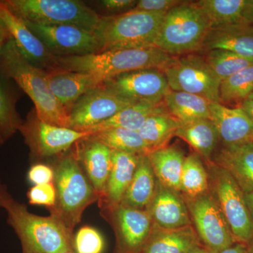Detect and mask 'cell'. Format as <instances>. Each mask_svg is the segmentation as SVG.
<instances>
[{
  "label": "cell",
  "mask_w": 253,
  "mask_h": 253,
  "mask_svg": "<svg viewBox=\"0 0 253 253\" xmlns=\"http://www.w3.org/2000/svg\"><path fill=\"white\" fill-rule=\"evenodd\" d=\"M184 199L192 225L201 244L208 253L220 252L236 243L220 208L210 191L197 197Z\"/></svg>",
  "instance_id": "cell-10"
},
{
  "label": "cell",
  "mask_w": 253,
  "mask_h": 253,
  "mask_svg": "<svg viewBox=\"0 0 253 253\" xmlns=\"http://www.w3.org/2000/svg\"><path fill=\"white\" fill-rule=\"evenodd\" d=\"M246 253H253V238L251 241L246 245Z\"/></svg>",
  "instance_id": "cell-48"
},
{
  "label": "cell",
  "mask_w": 253,
  "mask_h": 253,
  "mask_svg": "<svg viewBox=\"0 0 253 253\" xmlns=\"http://www.w3.org/2000/svg\"><path fill=\"white\" fill-rule=\"evenodd\" d=\"M0 76L13 80L29 96L41 121L70 128L69 115L50 90L44 70L28 61L11 38L0 51Z\"/></svg>",
  "instance_id": "cell-1"
},
{
  "label": "cell",
  "mask_w": 253,
  "mask_h": 253,
  "mask_svg": "<svg viewBox=\"0 0 253 253\" xmlns=\"http://www.w3.org/2000/svg\"><path fill=\"white\" fill-rule=\"evenodd\" d=\"M76 253H102L104 239L97 229L90 226L81 227L73 239Z\"/></svg>",
  "instance_id": "cell-37"
},
{
  "label": "cell",
  "mask_w": 253,
  "mask_h": 253,
  "mask_svg": "<svg viewBox=\"0 0 253 253\" xmlns=\"http://www.w3.org/2000/svg\"><path fill=\"white\" fill-rule=\"evenodd\" d=\"M209 191V179L202 158L194 151L184 158L180 193L184 198H195Z\"/></svg>",
  "instance_id": "cell-31"
},
{
  "label": "cell",
  "mask_w": 253,
  "mask_h": 253,
  "mask_svg": "<svg viewBox=\"0 0 253 253\" xmlns=\"http://www.w3.org/2000/svg\"><path fill=\"white\" fill-rule=\"evenodd\" d=\"M91 134L113 151L139 156L150 152L149 147L138 131L119 128Z\"/></svg>",
  "instance_id": "cell-33"
},
{
  "label": "cell",
  "mask_w": 253,
  "mask_h": 253,
  "mask_svg": "<svg viewBox=\"0 0 253 253\" xmlns=\"http://www.w3.org/2000/svg\"><path fill=\"white\" fill-rule=\"evenodd\" d=\"M13 199L6 189V186L0 183V208H4L8 203Z\"/></svg>",
  "instance_id": "cell-44"
},
{
  "label": "cell",
  "mask_w": 253,
  "mask_h": 253,
  "mask_svg": "<svg viewBox=\"0 0 253 253\" xmlns=\"http://www.w3.org/2000/svg\"><path fill=\"white\" fill-rule=\"evenodd\" d=\"M167 12L130 10L114 16H101L95 33L101 51L155 47V42Z\"/></svg>",
  "instance_id": "cell-5"
},
{
  "label": "cell",
  "mask_w": 253,
  "mask_h": 253,
  "mask_svg": "<svg viewBox=\"0 0 253 253\" xmlns=\"http://www.w3.org/2000/svg\"><path fill=\"white\" fill-rule=\"evenodd\" d=\"M0 51H1V50H0Z\"/></svg>",
  "instance_id": "cell-53"
},
{
  "label": "cell",
  "mask_w": 253,
  "mask_h": 253,
  "mask_svg": "<svg viewBox=\"0 0 253 253\" xmlns=\"http://www.w3.org/2000/svg\"><path fill=\"white\" fill-rule=\"evenodd\" d=\"M212 161L231 174L244 194L253 192V142L222 146L215 151Z\"/></svg>",
  "instance_id": "cell-23"
},
{
  "label": "cell",
  "mask_w": 253,
  "mask_h": 253,
  "mask_svg": "<svg viewBox=\"0 0 253 253\" xmlns=\"http://www.w3.org/2000/svg\"><path fill=\"white\" fill-rule=\"evenodd\" d=\"M44 76L50 90L68 115L83 95L104 83L94 75L59 68L44 70Z\"/></svg>",
  "instance_id": "cell-17"
},
{
  "label": "cell",
  "mask_w": 253,
  "mask_h": 253,
  "mask_svg": "<svg viewBox=\"0 0 253 253\" xmlns=\"http://www.w3.org/2000/svg\"><path fill=\"white\" fill-rule=\"evenodd\" d=\"M0 76V134L5 142L19 130L23 121L16 109L17 98Z\"/></svg>",
  "instance_id": "cell-34"
},
{
  "label": "cell",
  "mask_w": 253,
  "mask_h": 253,
  "mask_svg": "<svg viewBox=\"0 0 253 253\" xmlns=\"http://www.w3.org/2000/svg\"><path fill=\"white\" fill-rule=\"evenodd\" d=\"M240 107L241 108L246 114L249 116L250 118L253 121V96L251 95L247 99H245L241 105Z\"/></svg>",
  "instance_id": "cell-43"
},
{
  "label": "cell",
  "mask_w": 253,
  "mask_h": 253,
  "mask_svg": "<svg viewBox=\"0 0 253 253\" xmlns=\"http://www.w3.org/2000/svg\"><path fill=\"white\" fill-rule=\"evenodd\" d=\"M156 179L163 186L180 192L184 152L175 146H166L147 154Z\"/></svg>",
  "instance_id": "cell-26"
},
{
  "label": "cell",
  "mask_w": 253,
  "mask_h": 253,
  "mask_svg": "<svg viewBox=\"0 0 253 253\" xmlns=\"http://www.w3.org/2000/svg\"><path fill=\"white\" fill-rule=\"evenodd\" d=\"M75 156L92 185L99 200L104 193L111 168L112 150L91 134L76 144Z\"/></svg>",
  "instance_id": "cell-20"
},
{
  "label": "cell",
  "mask_w": 253,
  "mask_h": 253,
  "mask_svg": "<svg viewBox=\"0 0 253 253\" xmlns=\"http://www.w3.org/2000/svg\"><path fill=\"white\" fill-rule=\"evenodd\" d=\"M156 183L157 179L147 154L140 155L135 173L125 193L121 206L146 210L154 196Z\"/></svg>",
  "instance_id": "cell-27"
},
{
  "label": "cell",
  "mask_w": 253,
  "mask_h": 253,
  "mask_svg": "<svg viewBox=\"0 0 253 253\" xmlns=\"http://www.w3.org/2000/svg\"><path fill=\"white\" fill-rule=\"evenodd\" d=\"M189 253H209L207 250L205 249L204 246H201V247L198 248V249L194 250Z\"/></svg>",
  "instance_id": "cell-49"
},
{
  "label": "cell",
  "mask_w": 253,
  "mask_h": 253,
  "mask_svg": "<svg viewBox=\"0 0 253 253\" xmlns=\"http://www.w3.org/2000/svg\"><path fill=\"white\" fill-rule=\"evenodd\" d=\"M217 253H246V247L244 244L235 243L232 246Z\"/></svg>",
  "instance_id": "cell-46"
},
{
  "label": "cell",
  "mask_w": 253,
  "mask_h": 253,
  "mask_svg": "<svg viewBox=\"0 0 253 253\" xmlns=\"http://www.w3.org/2000/svg\"><path fill=\"white\" fill-rule=\"evenodd\" d=\"M244 22L253 25V0H247L242 16Z\"/></svg>",
  "instance_id": "cell-42"
},
{
  "label": "cell",
  "mask_w": 253,
  "mask_h": 253,
  "mask_svg": "<svg viewBox=\"0 0 253 253\" xmlns=\"http://www.w3.org/2000/svg\"><path fill=\"white\" fill-rule=\"evenodd\" d=\"M162 71L171 90L184 91L211 102H219L221 82L203 56L194 54L175 56Z\"/></svg>",
  "instance_id": "cell-9"
},
{
  "label": "cell",
  "mask_w": 253,
  "mask_h": 253,
  "mask_svg": "<svg viewBox=\"0 0 253 253\" xmlns=\"http://www.w3.org/2000/svg\"><path fill=\"white\" fill-rule=\"evenodd\" d=\"M11 38L9 32L6 29L1 20L0 19V50L2 49L8 41Z\"/></svg>",
  "instance_id": "cell-45"
},
{
  "label": "cell",
  "mask_w": 253,
  "mask_h": 253,
  "mask_svg": "<svg viewBox=\"0 0 253 253\" xmlns=\"http://www.w3.org/2000/svg\"><path fill=\"white\" fill-rule=\"evenodd\" d=\"M5 143V141H4V139H3L2 136H1V134H0V146L1 145L4 144Z\"/></svg>",
  "instance_id": "cell-50"
},
{
  "label": "cell",
  "mask_w": 253,
  "mask_h": 253,
  "mask_svg": "<svg viewBox=\"0 0 253 253\" xmlns=\"http://www.w3.org/2000/svg\"></svg>",
  "instance_id": "cell-51"
},
{
  "label": "cell",
  "mask_w": 253,
  "mask_h": 253,
  "mask_svg": "<svg viewBox=\"0 0 253 253\" xmlns=\"http://www.w3.org/2000/svg\"><path fill=\"white\" fill-rule=\"evenodd\" d=\"M204 58L221 82L253 65V60L223 49H212L206 51Z\"/></svg>",
  "instance_id": "cell-36"
},
{
  "label": "cell",
  "mask_w": 253,
  "mask_h": 253,
  "mask_svg": "<svg viewBox=\"0 0 253 253\" xmlns=\"http://www.w3.org/2000/svg\"><path fill=\"white\" fill-rule=\"evenodd\" d=\"M0 19L20 52L32 64L45 71L58 68L57 56L50 52L22 18L14 14L4 1H0Z\"/></svg>",
  "instance_id": "cell-16"
},
{
  "label": "cell",
  "mask_w": 253,
  "mask_h": 253,
  "mask_svg": "<svg viewBox=\"0 0 253 253\" xmlns=\"http://www.w3.org/2000/svg\"><path fill=\"white\" fill-rule=\"evenodd\" d=\"M14 14L36 24L72 25L96 32L101 15L76 0H4Z\"/></svg>",
  "instance_id": "cell-7"
},
{
  "label": "cell",
  "mask_w": 253,
  "mask_h": 253,
  "mask_svg": "<svg viewBox=\"0 0 253 253\" xmlns=\"http://www.w3.org/2000/svg\"><path fill=\"white\" fill-rule=\"evenodd\" d=\"M54 169L51 166L44 163L33 164L28 170V180L33 186L49 184L54 180Z\"/></svg>",
  "instance_id": "cell-39"
},
{
  "label": "cell",
  "mask_w": 253,
  "mask_h": 253,
  "mask_svg": "<svg viewBox=\"0 0 253 253\" xmlns=\"http://www.w3.org/2000/svg\"><path fill=\"white\" fill-rule=\"evenodd\" d=\"M181 125L167 110L149 116L138 132L151 151L168 146Z\"/></svg>",
  "instance_id": "cell-30"
},
{
  "label": "cell",
  "mask_w": 253,
  "mask_h": 253,
  "mask_svg": "<svg viewBox=\"0 0 253 253\" xmlns=\"http://www.w3.org/2000/svg\"><path fill=\"white\" fill-rule=\"evenodd\" d=\"M253 93V65L224 80L219 88V103H235L239 106Z\"/></svg>",
  "instance_id": "cell-35"
},
{
  "label": "cell",
  "mask_w": 253,
  "mask_h": 253,
  "mask_svg": "<svg viewBox=\"0 0 253 253\" xmlns=\"http://www.w3.org/2000/svg\"><path fill=\"white\" fill-rule=\"evenodd\" d=\"M209 191L212 195L236 243L246 246L253 238V219L245 194L227 171L215 163H206Z\"/></svg>",
  "instance_id": "cell-8"
},
{
  "label": "cell",
  "mask_w": 253,
  "mask_h": 253,
  "mask_svg": "<svg viewBox=\"0 0 253 253\" xmlns=\"http://www.w3.org/2000/svg\"><path fill=\"white\" fill-rule=\"evenodd\" d=\"M223 49L253 60V25L244 22L210 28L201 51Z\"/></svg>",
  "instance_id": "cell-22"
},
{
  "label": "cell",
  "mask_w": 253,
  "mask_h": 253,
  "mask_svg": "<svg viewBox=\"0 0 253 253\" xmlns=\"http://www.w3.org/2000/svg\"><path fill=\"white\" fill-rule=\"evenodd\" d=\"M146 211L153 224L163 229H176L192 225L185 200L179 191L156 183L154 196Z\"/></svg>",
  "instance_id": "cell-19"
},
{
  "label": "cell",
  "mask_w": 253,
  "mask_h": 253,
  "mask_svg": "<svg viewBox=\"0 0 253 253\" xmlns=\"http://www.w3.org/2000/svg\"><path fill=\"white\" fill-rule=\"evenodd\" d=\"M183 1L179 0H140L137 1L135 6L131 10L149 12H168Z\"/></svg>",
  "instance_id": "cell-40"
},
{
  "label": "cell",
  "mask_w": 253,
  "mask_h": 253,
  "mask_svg": "<svg viewBox=\"0 0 253 253\" xmlns=\"http://www.w3.org/2000/svg\"><path fill=\"white\" fill-rule=\"evenodd\" d=\"M174 57L157 47H149L109 50L85 56L57 57V61L58 68L89 73L104 82L138 70H163Z\"/></svg>",
  "instance_id": "cell-3"
},
{
  "label": "cell",
  "mask_w": 253,
  "mask_h": 253,
  "mask_svg": "<svg viewBox=\"0 0 253 253\" xmlns=\"http://www.w3.org/2000/svg\"><path fill=\"white\" fill-rule=\"evenodd\" d=\"M251 95H252V96H253V94H251Z\"/></svg>",
  "instance_id": "cell-52"
},
{
  "label": "cell",
  "mask_w": 253,
  "mask_h": 253,
  "mask_svg": "<svg viewBox=\"0 0 253 253\" xmlns=\"http://www.w3.org/2000/svg\"><path fill=\"white\" fill-rule=\"evenodd\" d=\"M210 28L209 21L196 2L184 1L165 16L155 47L172 56L201 51Z\"/></svg>",
  "instance_id": "cell-6"
},
{
  "label": "cell",
  "mask_w": 253,
  "mask_h": 253,
  "mask_svg": "<svg viewBox=\"0 0 253 253\" xmlns=\"http://www.w3.org/2000/svg\"><path fill=\"white\" fill-rule=\"evenodd\" d=\"M28 202L34 206H45L48 210L56 204V190L54 184H38L32 186L27 193Z\"/></svg>",
  "instance_id": "cell-38"
},
{
  "label": "cell",
  "mask_w": 253,
  "mask_h": 253,
  "mask_svg": "<svg viewBox=\"0 0 253 253\" xmlns=\"http://www.w3.org/2000/svg\"><path fill=\"white\" fill-rule=\"evenodd\" d=\"M175 136L186 141L205 163L212 162L219 138L215 126L211 119L181 124L176 131Z\"/></svg>",
  "instance_id": "cell-25"
},
{
  "label": "cell",
  "mask_w": 253,
  "mask_h": 253,
  "mask_svg": "<svg viewBox=\"0 0 253 253\" xmlns=\"http://www.w3.org/2000/svg\"><path fill=\"white\" fill-rule=\"evenodd\" d=\"M133 104L100 84L83 95L73 106L69 113L70 128L85 131Z\"/></svg>",
  "instance_id": "cell-15"
},
{
  "label": "cell",
  "mask_w": 253,
  "mask_h": 253,
  "mask_svg": "<svg viewBox=\"0 0 253 253\" xmlns=\"http://www.w3.org/2000/svg\"><path fill=\"white\" fill-rule=\"evenodd\" d=\"M245 199L253 219V191L249 194H245Z\"/></svg>",
  "instance_id": "cell-47"
},
{
  "label": "cell",
  "mask_w": 253,
  "mask_h": 253,
  "mask_svg": "<svg viewBox=\"0 0 253 253\" xmlns=\"http://www.w3.org/2000/svg\"><path fill=\"white\" fill-rule=\"evenodd\" d=\"M25 23L33 33L57 57L85 56L101 51V44L95 32L72 25H41Z\"/></svg>",
  "instance_id": "cell-12"
},
{
  "label": "cell",
  "mask_w": 253,
  "mask_h": 253,
  "mask_svg": "<svg viewBox=\"0 0 253 253\" xmlns=\"http://www.w3.org/2000/svg\"><path fill=\"white\" fill-rule=\"evenodd\" d=\"M7 222L21 242L22 253H75L73 231L59 218L37 215L12 199L4 208Z\"/></svg>",
  "instance_id": "cell-2"
},
{
  "label": "cell",
  "mask_w": 253,
  "mask_h": 253,
  "mask_svg": "<svg viewBox=\"0 0 253 253\" xmlns=\"http://www.w3.org/2000/svg\"><path fill=\"white\" fill-rule=\"evenodd\" d=\"M210 108L211 121L222 146L253 142V121L240 106L230 108L219 102H211Z\"/></svg>",
  "instance_id": "cell-18"
},
{
  "label": "cell",
  "mask_w": 253,
  "mask_h": 253,
  "mask_svg": "<svg viewBox=\"0 0 253 253\" xmlns=\"http://www.w3.org/2000/svg\"><path fill=\"white\" fill-rule=\"evenodd\" d=\"M35 159H44L66 154L78 141L90 133L49 124L41 121L32 109L19 130Z\"/></svg>",
  "instance_id": "cell-11"
},
{
  "label": "cell",
  "mask_w": 253,
  "mask_h": 253,
  "mask_svg": "<svg viewBox=\"0 0 253 253\" xmlns=\"http://www.w3.org/2000/svg\"><path fill=\"white\" fill-rule=\"evenodd\" d=\"M137 1L134 0H104L101 4L105 9L111 12L129 11L135 6Z\"/></svg>",
  "instance_id": "cell-41"
},
{
  "label": "cell",
  "mask_w": 253,
  "mask_h": 253,
  "mask_svg": "<svg viewBox=\"0 0 253 253\" xmlns=\"http://www.w3.org/2000/svg\"><path fill=\"white\" fill-rule=\"evenodd\" d=\"M139 156L112 150L111 171L104 193L98 201L101 211L112 209L121 205L135 173Z\"/></svg>",
  "instance_id": "cell-21"
},
{
  "label": "cell",
  "mask_w": 253,
  "mask_h": 253,
  "mask_svg": "<svg viewBox=\"0 0 253 253\" xmlns=\"http://www.w3.org/2000/svg\"><path fill=\"white\" fill-rule=\"evenodd\" d=\"M166 111H167V109L163 102L158 105L136 103L126 106L104 122L91 126L86 129L85 132L95 134L119 128L138 131L151 115Z\"/></svg>",
  "instance_id": "cell-29"
},
{
  "label": "cell",
  "mask_w": 253,
  "mask_h": 253,
  "mask_svg": "<svg viewBox=\"0 0 253 253\" xmlns=\"http://www.w3.org/2000/svg\"><path fill=\"white\" fill-rule=\"evenodd\" d=\"M163 103L169 114L181 124L198 120H211V101L198 95L169 89L165 95Z\"/></svg>",
  "instance_id": "cell-28"
},
{
  "label": "cell",
  "mask_w": 253,
  "mask_h": 253,
  "mask_svg": "<svg viewBox=\"0 0 253 253\" xmlns=\"http://www.w3.org/2000/svg\"><path fill=\"white\" fill-rule=\"evenodd\" d=\"M247 0H200L196 4L206 15L211 27L243 21Z\"/></svg>",
  "instance_id": "cell-32"
},
{
  "label": "cell",
  "mask_w": 253,
  "mask_h": 253,
  "mask_svg": "<svg viewBox=\"0 0 253 253\" xmlns=\"http://www.w3.org/2000/svg\"><path fill=\"white\" fill-rule=\"evenodd\" d=\"M101 214L114 229L115 253H140L153 226L152 219L146 210L120 205L112 209L101 210Z\"/></svg>",
  "instance_id": "cell-14"
},
{
  "label": "cell",
  "mask_w": 253,
  "mask_h": 253,
  "mask_svg": "<svg viewBox=\"0 0 253 253\" xmlns=\"http://www.w3.org/2000/svg\"><path fill=\"white\" fill-rule=\"evenodd\" d=\"M52 168L56 204L49 209L50 214L59 218L73 231L81 222L86 208L98 202L99 196L74 153L61 155Z\"/></svg>",
  "instance_id": "cell-4"
},
{
  "label": "cell",
  "mask_w": 253,
  "mask_h": 253,
  "mask_svg": "<svg viewBox=\"0 0 253 253\" xmlns=\"http://www.w3.org/2000/svg\"><path fill=\"white\" fill-rule=\"evenodd\" d=\"M203 246L193 225L163 229L153 224L140 253H189Z\"/></svg>",
  "instance_id": "cell-24"
},
{
  "label": "cell",
  "mask_w": 253,
  "mask_h": 253,
  "mask_svg": "<svg viewBox=\"0 0 253 253\" xmlns=\"http://www.w3.org/2000/svg\"><path fill=\"white\" fill-rule=\"evenodd\" d=\"M105 87L123 99L136 103L158 105L169 90L167 78L158 68L138 70L106 80Z\"/></svg>",
  "instance_id": "cell-13"
}]
</instances>
